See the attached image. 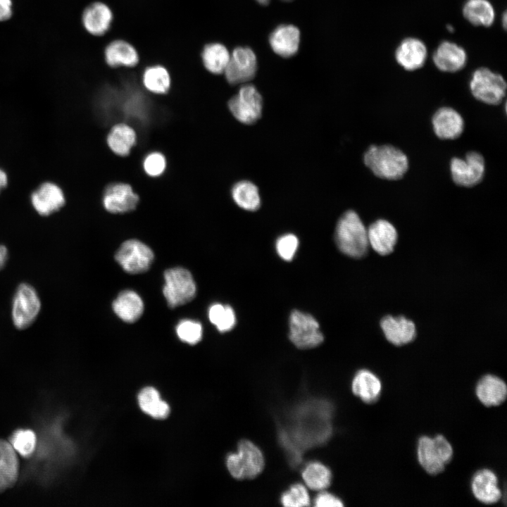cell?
Returning a JSON list of instances; mask_svg holds the SVG:
<instances>
[{
    "instance_id": "cell-12",
    "label": "cell",
    "mask_w": 507,
    "mask_h": 507,
    "mask_svg": "<svg viewBox=\"0 0 507 507\" xmlns=\"http://www.w3.org/2000/svg\"><path fill=\"white\" fill-rule=\"evenodd\" d=\"M450 168L452 179L456 184L465 187H473L484 177V159L480 153L470 151L464 158H452Z\"/></svg>"
},
{
    "instance_id": "cell-29",
    "label": "cell",
    "mask_w": 507,
    "mask_h": 507,
    "mask_svg": "<svg viewBox=\"0 0 507 507\" xmlns=\"http://www.w3.org/2000/svg\"><path fill=\"white\" fill-rule=\"evenodd\" d=\"M113 309L122 320L134 323L141 317L144 303L137 293L132 290H125L114 300Z\"/></svg>"
},
{
    "instance_id": "cell-32",
    "label": "cell",
    "mask_w": 507,
    "mask_h": 507,
    "mask_svg": "<svg viewBox=\"0 0 507 507\" xmlns=\"http://www.w3.org/2000/svg\"><path fill=\"white\" fill-rule=\"evenodd\" d=\"M301 477L306 487L314 491L325 490L331 484V470L320 461H311L305 465Z\"/></svg>"
},
{
    "instance_id": "cell-15",
    "label": "cell",
    "mask_w": 507,
    "mask_h": 507,
    "mask_svg": "<svg viewBox=\"0 0 507 507\" xmlns=\"http://www.w3.org/2000/svg\"><path fill=\"white\" fill-rule=\"evenodd\" d=\"M30 201L35 211L42 216H48L58 211L65 204L61 188L51 182L40 184L32 193Z\"/></svg>"
},
{
    "instance_id": "cell-36",
    "label": "cell",
    "mask_w": 507,
    "mask_h": 507,
    "mask_svg": "<svg viewBox=\"0 0 507 507\" xmlns=\"http://www.w3.org/2000/svg\"><path fill=\"white\" fill-rule=\"evenodd\" d=\"M208 318L221 332L231 330L236 324L235 313L229 305L213 304L208 310Z\"/></svg>"
},
{
    "instance_id": "cell-35",
    "label": "cell",
    "mask_w": 507,
    "mask_h": 507,
    "mask_svg": "<svg viewBox=\"0 0 507 507\" xmlns=\"http://www.w3.org/2000/svg\"><path fill=\"white\" fill-rule=\"evenodd\" d=\"M234 203L246 211H254L261 206V197L257 187L251 182L242 180L234 184L231 190Z\"/></svg>"
},
{
    "instance_id": "cell-13",
    "label": "cell",
    "mask_w": 507,
    "mask_h": 507,
    "mask_svg": "<svg viewBox=\"0 0 507 507\" xmlns=\"http://www.w3.org/2000/svg\"><path fill=\"white\" fill-rule=\"evenodd\" d=\"M256 70V56L252 49L239 46L233 50L223 73L230 84H238L252 80Z\"/></svg>"
},
{
    "instance_id": "cell-45",
    "label": "cell",
    "mask_w": 507,
    "mask_h": 507,
    "mask_svg": "<svg viewBox=\"0 0 507 507\" xmlns=\"http://www.w3.org/2000/svg\"><path fill=\"white\" fill-rule=\"evenodd\" d=\"M8 183V177L4 170L0 168V192L6 187Z\"/></svg>"
},
{
    "instance_id": "cell-31",
    "label": "cell",
    "mask_w": 507,
    "mask_h": 507,
    "mask_svg": "<svg viewBox=\"0 0 507 507\" xmlns=\"http://www.w3.org/2000/svg\"><path fill=\"white\" fill-rule=\"evenodd\" d=\"M142 83L144 89L151 94H166L171 87L170 74L162 65H151L144 70Z\"/></svg>"
},
{
    "instance_id": "cell-27",
    "label": "cell",
    "mask_w": 507,
    "mask_h": 507,
    "mask_svg": "<svg viewBox=\"0 0 507 507\" xmlns=\"http://www.w3.org/2000/svg\"><path fill=\"white\" fill-rule=\"evenodd\" d=\"M351 390L363 402L373 403L378 400L381 394L382 382L375 373L362 369L354 375L351 381Z\"/></svg>"
},
{
    "instance_id": "cell-4",
    "label": "cell",
    "mask_w": 507,
    "mask_h": 507,
    "mask_svg": "<svg viewBox=\"0 0 507 507\" xmlns=\"http://www.w3.org/2000/svg\"><path fill=\"white\" fill-rule=\"evenodd\" d=\"M226 466L230 474L237 480L254 479L264 469L265 458L254 442L242 439L238 443L237 451L227 456Z\"/></svg>"
},
{
    "instance_id": "cell-9",
    "label": "cell",
    "mask_w": 507,
    "mask_h": 507,
    "mask_svg": "<svg viewBox=\"0 0 507 507\" xmlns=\"http://www.w3.org/2000/svg\"><path fill=\"white\" fill-rule=\"evenodd\" d=\"M289 338L299 349L318 346L324 340L318 321L310 314L294 310L289 316Z\"/></svg>"
},
{
    "instance_id": "cell-2",
    "label": "cell",
    "mask_w": 507,
    "mask_h": 507,
    "mask_svg": "<svg viewBox=\"0 0 507 507\" xmlns=\"http://www.w3.org/2000/svg\"><path fill=\"white\" fill-rule=\"evenodd\" d=\"M363 160L375 175L388 180L401 178L408 168L406 155L389 144L372 145L365 153Z\"/></svg>"
},
{
    "instance_id": "cell-21",
    "label": "cell",
    "mask_w": 507,
    "mask_h": 507,
    "mask_svg": "<svg viewBox=\"0 0 507 507\" xmlns=\"http://www.w3.org/2000/svg\"><path fill=\"white\" fill-rule=\"evenodd\" d=\"M104 60L111 68H133L139 62L136 48L127 41L117 39L109 42L104 49Z\"/></svg>"
},
{
    "instance_id": "cell-39",
    "label": "cell",
    "mask_w": 507,
    "mask_h": 507,
    "mask_svg": "<svg viewBox=\"0 0 507 507\" xmlns=\"http://www.w3.org/2000/svg\"><path fill=\"white\" fill-rule=\"evenodd\" d=\"M176 332L182 342L189 344H195L202 338L203 328L200 323L184 319L177 324Z\"/></svg>"
},
{
    "instance_id": "cell-44",
    "label": "cell",
    "mask_w": 507,
    "mask_h": 507,
    "mask_svg": "<svg viewBox=\"0 0 507 507\" xmlns=\"http://www.w3.org/2000/svg\"><path fill=\"white\" fill-rule=\"evenodd\" d=\"M8 255V248L5 245L0 244V270L6 265Z\"/></svg>"
},
{
    "instance_id": "cell-18",
    "label": "cell",
    "mask_w": 507,
    "mask_h": 507,
    "mask_svg": "<svg viewBox=\"0 0 507 507\" xmlns=\"http://www.w3.org/2000/svg\"><path fill=\"white\" fill-rule=\"evenodd\" d=\"M432 60L435 66L445 73H456L466 65L468 55L465 50L458 44L443 41L435 49Z\"/></svg>"
},
{
    "instance_id": "cell-20",
    "label": "cell",
    "mask_w": 507,
    "mask_h": 507,
    "mask_svg": "<svg viewBox=\"0 0 507 507\" xmlns=\"http://www.w3.org/2000/svg\"><path fill=\"white\" fill-rule=\"evenodd\" d=\"M432 124L435 134L442 139H455L464 129L462 116L450 107L439 108L432 117Z\"/></svg>"
},
{
    "instance_id": "cell-38",
    "label": "cell",
    "mask_w": 507,
    "mask_h": 507,
    "mask_svg": "<svg viewBox=\"0 0 507 507\" xmlns=\"http://www.w3.org/2000/svg\"><path fill=\"white\" fill-rule=\"evenodd\" d=\"M281 504L287 507H303L311 504V498L306 485L294 483L284 491L280 499Z\"/></svg>"
},
{
    "instance_id": "cell-17",
    "label": "cell",
    "mask_w": 507,
    "mask_h": 507,
    "mask_svg": "<svg viewBox=\"0 0 507 507\" xmlns=\"http://www.w3.org/2000/svg\"><path fill=\"white\" fill-rule=\"evenodd\" d=\"M397 63L404 70L414 71L421 68L427 57L425 44L420 39L407 37L403 39L394 54Z\"/></svg>"
},
{
    "instance_id": "cell-26",
    "label": "cell",
    "mask_w": 507,
    "mask_h": 507,
    "mask_svg": "<svg viewBox=\"0 0 507 507\" xmlns=\"http://www.w3.org/2000/svg\"><path fill=\"white\" fill-rule=\"evenodd\" d=\"M137 141L135 130L129 124L118 123L112 126L106 137L109 149L121 157L130 154Z\"/></svg>"
},
{
    "instance_id": "cell-24",
    "label": "cell",
    "mask_w": 507,
    "mask_h": 507,
    "mask_svg": "<svg viewBox=\"0 0 507 507\" xmlns=\"http://www.w3.org/2000/svg\"><path fill=\"white\" fill-rule=\"evenodd\" d=\"M380 326L385 337L392 344L401 346L413 341L416 335L415 324L405 317H384Z\"/></svg>"
},
{
    "instance_id": "cell-34",
    "label": "cell",
    "mask_w": 507,
    "mask_h": 507,
    "mask_svg": "<svg viewBox=\"0 0 507 507\" xmlns=\"http://www.w3.org/2000/svg\"><path fill=\"white\" fill-rule=\"evenodd\" d=\"M138 403L143 412L156 419L169 415V405L161 399L159 392L152 387L142 389L138 394Z\"/></svg>"
},
{
    "instance_id": "cell-47",
    "label": "cell",
    "mask_w": 507,
    "mask_h": 507,
    "mask_svg": "<svg viewBox=\"0 0 507 507\" xmlns=\"http://www.w3.org/2000/svg\"><path fill=\"white\" fill-rule=\"evenodd\" d=\"M258 3L262 5H267L270 0H256Z\"/></svg>"
},
{
    "instance_id": "cell-10",
    "label": "cell",
    "mask_w": 507,
    "mask_h": 507,
    "mask_svg": "<svg viewBox=\"0 0 507 507\" xmlns=\"http://www.w3.org/2000/svg\"><path fill=\"white\" fill-rule=\"evenodd\" d=\"M228 108L232 115L240 123L253 124L261 118L262 96L254 85L245 84L229 100Z\"/></svg>"
},
{
    "instance_id": "cell-5",
    "label": "cell",
    "mask_w": 507,
    "mask_h": 507,
    "mask_svg": "<svg viewBox=\"0 0 507 507\" xmlns=\"http://www.w3.org/2000/svg\"><path fill=\"white\" fill-rule=\"evenodd\" d=\"M42 308L38 292L28 282H22L15 288L11 307V317L13 326L18 330L30 327L37 320Z\"/></svg>"
},
{
    "instance_id": "cell-37",
    "label": "cell",
    "mask_w": 507,
    "mask_h": 507,
    "mask_svg": "<svg viewBox=\"0 0 507 507\" xmlns=\"http://www.w3.org/2000/svg\"><path fill=\"white\" fill-rule=\"evenodd\" d=\"M13 449L23 457L31 456L37 446L35 433L29 429H20L12 435L10 442Z\"/></svg>"
},
{
    "instance_id": "cell-8",
    "label": "cell",
    "mask_w": 507,
    "mask_h": 507,
    "mask_svg": "<svg viewBox=\"0 0 507 507\" xmlns=\"http://www.w3.org/2000/svg\"><path fill=\"white\" fill-rule=\"evenodd\" d=\"M163 292L168 306L175 308L192 301L196 295V286L192 274L182 268H173L164 273Z\"/></svg>"
},
{
    "instance_id": "cell-49",
    "label": "cell",
    "mask_w": 507,
    "mask_h": 507,
    "mask_svg": "<svg viewBox=\"0 0 507 507\" xmlns=\"http://www.w3.org/2000/svg\"><path fill=\"white\" fill-rule=\"evenodd\" d=\"M282 1H292V0H282Z\"/></svg>"
},
{
    "instance_id": "cell-16",
    "label": "cell",
    "mask_w": 507,
    "mask_h": 507,
    "mask_svg": "<svg viewBox=\"0 0 507 507\" xmlns=\"http://www.w3.org/2000/svg\"><path fill=\"white\" fill-rule=\"evenodd\" d=\"M81 20L83 27L89 34L101 37L111 29L113 13L106 4L94 1L85 7Z\"/></svg>"
},
{
    "instance_id": "cell-43",
    "label": "cell",
    "mask_w": 507,
    "mask_h": 507,
    "mask_svg": "<svg viewBox=\"0 0 507 507\" xmlns=\"http://www.w3.org/2000/svg\"><path fill=\"white\" fill-rule=\"evenodd\" d=\"M13 1L0 0V22L9 20L13 15Z\"/></svg>"
},
{
    "instance_id": "cell-25",
    "label": "cell",
    "mask_w": 507,
    "mask_h": 507,
    "mask_svg": "<svg viewBox=\"0 0 507 507\" xmlns=\"http://www.w3.org/2000/svg\"><path fill=\"white\" fill-rule=\"evenodd\" d=\"M475 394L484 406H497L506 399L507 386L501 378L489 374L479 380L475 387Z\"/></svg>"
},
{
    "instance_id": "cell-14",
    "label": "cell",
    "mask_w": 507,
    "mask_h": 507,
    "mask_svg": "<svg viewBox=\"0 0 507 507\" xmlns=\"http://www.w3.org/2000/svg\"><path fill=\"white\" fill-rule=\"evenodd\" d=\"M139 201L131 185L115 182L108 185L102 196L104 208L111 213H124L134 210Z\"/></svg>"
},
{
    "instance_id": "cell-42",
    "label": "cell",
    "mask_w": 507,
    "mask_h": 507,
    "mask_svg": "<svg viewBox=\"0 0 507 507\" xmlns=\"http://www.w3.org/2000/svg\"><path fill=\"white\" fill-rule=\"evenodd\" d=\"M316 507H341L344 506L342 501L334 494L325 490L320 491L313 500Z\"/></svg>"
},
{
    "instance_id": "cell-23",
    "label": "cell",
    "mask_w": 507,
    "mask_h": 507,
    "mask_svg": "<svg viewBox=\"0 0 507 507\" xmlns=\"http://www.w3.org/2000/svg\"><path fill=\"white\" fill-rule=\"evenodd\" d=\"M269 42L276 54L284 58L293 56L299 47V30L292 25H281L271 32Z\"/></svg>"
},
{
    "instance_id": "cell-41",
    "label": "cell",
    "mask_w": 507,
    "mask_h": 507,
    "mask_svg": "<svg viewBox=\"0 0 507 507\" xmlns=\"http://www.w3.org/2000/svg\"><path fill=\"white\" fill-rule=\"evenodd\" d=\"M299 246V239L293 234H286L280 237L276 242V251L283 260L289 261L293 259Z\"/></svg>"
},
{
    "instance_id": "cell-3",
    "label": "cell",
    "mask_w": 507,
    "mask_h": 507,
    "mask_svg": "<svg viewBox=\"0 0 507 507\" xmlns=\"http://www.w3.org/2000/svg\"><path fill=\"white\" fill-rule=\"evenodd\" d=\"M339 249L352 258L363 256L368 249L367 229L358 215L347 211L338 220L334 233Z\"/></svg>"
},
{
    "instance_id": "cell-19",
    "label": "cell",
    "mask_w": 507,
    "mask_h": 507,
    "mask_svg": "<svg viewBox=\"0 0 507 507\" xmlns=\"http://www.w3.org/2000/svg\"><path fill=\"white\" fill-rule=\"evenodd\" d=\"M498 478L491 470L483 468L477 471L471 480V490L475 499L484 503H497L501 498Z\"/></svg>"
},
{
    "instance_id": "cell-1",
    "label": "cell",
    "mask_w": 507,
    "mask_h": 507,
    "mask_svg": "<svg viewBox=\"0 0 507 507\" xmlns=\"http://www.w3.org/2000/svg\"><path fill=\"white\" fill-rule=\"evenodd\" d=\"M332 406L324 399H311L296 405L279 431L280 444L292 466L301 463L306 450L320 446L332 432Z\"/></svg>"
},
{
    "instance_id": "cell-7",
    "label": "cell",
    "mask_w": 507,
    "mask_h": 507,
    "mask_svg": "<svg viewBox=\"0 0 507 507\" xmlns=\"http://www.w3.org/2000/svg\"><path fill=\"white\" fill-rule=\"evenodd\" d=\"M469 85L472 96L488 105L499 104L506 96V82L503 77L486 67L472 73Z\"/></svg>"
},
{
    "instance_id": "cell-33",
    "label": "cell",
    "mask_w": 507,
    "mask_h": 507,
    "mask_svg": "<svg viewBox=\"0 0 507 507\" xmlns=\"http://www.w3.org/2000/svg\"><path fill=\"white\" fill-rule=\"evenodd\" d=\"M201 57L204 68L209 73L219 75L224 73L229 63L230 54L225 45L213 42L204 46Z\"/></svg>"
},
{
    "instance_id": "cell-28",
    "label": "cell",
    "mask_w": 507,
    "mask_h": 507,
    "mask_svg": "<svg viewBox=\"0 0 507 507\" xmlns=\"http://www.w3.org/2000/svg\"><path fill=\"white\" fill-rule=\"evenodd\" d=\"M18 470L17 453L9 442L0 439V492L15 483Z\"/></svg>"
},
{
    "instance_id": "cell-46",
    "label": "cell",
    "mask_w": 507,
    "mask_h": 507,
    "mask_svg": "<svg viewBox=\"0 0 507 507\" xmlns=\"http://www.w3.org/2000/svg\"><path fill=\"white\" fill-rule=\"evenodd\" d=\"M506 13L505 12L503 15V25L504 29L506 28Z\"/></svg>"
},
{
    "instance_id": "cell-22",
    "label": "cell",
    "mask_w": 507,
    "mask_h": 507,
    "mask_svg": "<svg viewBox=\"0 0 507 507\" xmlns=\"http://www.w3.org/2000/svg\"><path fill=\"white\" fill-rule=\"evenodd\" d=\"M369 245L379 254L392 253L397 241L394 226L386 220L380 219L372 223L367 230Z\"/></svg>"
},
{
    "instance_id": "cell-11",
    "label": "cell",
    "mask_w": 507,
    "mask_h": 507,
    "mask_svg": "<svg viewBox=\"0 0 507 507\" xmlns=\"http://www.w3.org/2000/svg\"><path fill=\"white\" fill-rule=\"evenodd\" d=\"M154 259V253L145 244L130 239L122 244L115 254V260L126 272L137 274L146 271Z\"/></svg>"
},
{
    "instance_id": "cell-6",
    "label": "cell",
    "mask_w": 507,
    "mask_h": 507,
    "mask_svg": "<svg viewBox=\"0 0 507 507\" xmlns=\"http://www.w3.org/2000/svg\"><path fill=\"white\" fill-rule=\"evenodd\" d=\"M453 453L452 446L442 434L434 437L424 435L418 439V461L428 474L434 475L444 471L445 466L451 461Z\"/></svg>"
},
{
    "instance_id": "cell-30",
    "label": "cell",
    "mask_w": 507,
    "mask_h": 507,
    "mask_svg": "<svg viewBox=\"0 0 507 507\" xmlns=\"http://www.w3.org/2000/svg\"><path fill=\"white\" fill-rule=\"evenodd\" d=\"M462 12L465 20L475 26L488 27L495 20V10L489 0H467Z\"/></svg>"
},
{
    "instance_id": "cell-48",
    "label": "cell",
    "mask_w": 507,
    "mask_h": 507,
    "mask_svg": "<svg viewBox=\"0 0 507 507\" xmlns=\"http://www.w3.org/2000/svg\"><path fill=\"white\" fill-rule=\"evenodd\" d=\"M447 29H448L450 32H453V27L451 25L448 26V27H447Z\"/></svg>"
},
{
    "instance_id": "cell-40",
    "label": "cell",
    "mask_w": 507,
    "mask_h": 507,
    "mask_svg": "<svg viewBox=\"0 0 507 507\" xmlns=\"http://www.w3.org/2000/svg\"><path fill=\"white\" fill-rule=\"evenodd\" d=\"M142 168L148 176L158 177L162 175L166 170V158L160 151H151L144 158Z\"/></svg>"
}]
</instances>
